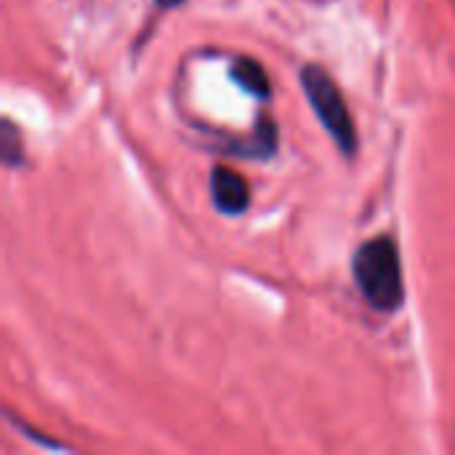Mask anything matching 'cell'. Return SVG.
<instances>
[{
    "label": "cell",
    "instance_id": "cell-1",
    "mask_svg": "<svg viewBox=\"0 0 455 455\" xmlns=\"http://www.w3.org/2000/svg\"><path fill=\"white\" fill-rule=\"evenodd\" d=\"M352 277L371 309L392 315L405 301L400 248L392 237L379 235L363 243L352 256Z\"/></svg>",
    "mask_w": 455,
    "mask_h": 455
},
{
    "label": "cell",
    "instance_id": "cell-8",
    "mask_svg": "<svg viewBox=\"0 0 455 455\" xmlns=\"http://www.w3.org/2000/svg\"><path fill=\"white\" fill-rule=\"evenodd\" d=\"M155 3H157L160 8H176V5L184 3V0H155Z\"/></svg>",
    "mask_w": 455,
    "mask_h": 455
},
{
    "label": "cell",
    "instance_id": "cell-5",
    "mask_svg": "<svg viewBox=\"0 0 455 455\" xmlns=\"http://www.w3.org/2000/svg\"><path fill=\"white\" fill-rule=\"evenodd\" d=\"M232 80L243 91H248V93H253L259 99H269V93H272V83H269L264 67L256 59H248V56L235 59V64H232Z\"/></svg>",
    "mask_w": 455,
    "mask_h": 455
},
{
    "label": "cell",
    "instance_id": "cell-2",
    "mask_svg": "<svg viewBox=\"0 0 455 455\" xmlns=\"http://www.w3.org/2000/svg\"><path fill=\"white\" fill-rule=\"evenodd\" d=\"M301 88H304L307 101L312 104L317 120L325 125V131L336 141L339 152L347 157H355L357 155V128L349 115L347 99H344L339 83L331 77V72L320 64H307L301 69Z\"/></svg>",
    "mask_w": 455,
    "mask_h": 455
},
{
    "label": "cell",
    "instance_id": "cell-4",
    "mask_svg": "<svg viewBox=\"0 0 455 455\" xmlns=\"http://www.w3.org/2000/svg\"><path fill=\"white\" fill-rule=\"evenodd\" d=\"M227 152L248 157V160H267V157H272L277 152V125H275V120L261 115L259 125L253 128V133L240 139V141H232L227 147Z\"/></svg>",
    "mask_w": 455,
    "mask_h": 455
},
{
    "label": "cell",
    "instance_id": "cell-7",
    "mask_svg": "<svg viewBox=\"0 0 455 455\" xmlns=\"http://www.w3.org/2000/svg\"><path fill=\"white\" fill-rule=\"evenodd\" d=\"M8 421H11V424H13V427L19 429V432H24V435H27L29 440H35L37 445H45L48 451H64V445H61V443H53V440H45V437H43L40 432H35V429H29V427H27L24 421H19V419H16L13 413H8Z\"/></svg>",
    "mask_w": 455,
    "mask_h": 455
},
{
    "label": "cell",
    "instance_id": "cell-3",
    "mask_svg": "<svg viewBox=\"0 0 455 455\" xmlns=\"http://www.w3.org/2000/svg\"><path fill=\"white\" fill-rule=\"evenodd\" d=\"M211 200L219 213L240 216L251 205V187L237 171L227 165H216L211 171Z\"/></svg>",
    "mask_w": 455,
    "mask_h": 455
},
{
    "label": "cell",
    "instance_id": "cell-6",
    "mask_svg": "<svg viewBox=\"0 0 455 455\" xmlns=\"http://www.w3.org/2000/svg\"><path fill=\"white\" fill-rule=\"evenodd\" d=\"M0 157L8 168H16L24 163V147H21V136L13 128L11 120H3V133H0Z\"/></svg>",
    "mask_w": 455,
    "mask_h": 455
}]
</instances>
